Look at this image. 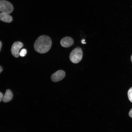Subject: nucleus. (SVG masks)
<instances>
[{"label":"nucleus","instance_id":"obj_1","mask_svg":"<svg viewBox=\"0 0 132 132\" xmlns=\"http://www.w3.org/2000/svg\"><path fill=\"white\" fill-rule=\"evenodd\" d=\"M52 44V41L49 37L46 35H42L39 37L35 41L34 47L37 52L44 54L49 50Z\"/></svg>","mask_w":132,"mask_h":132},{"label":"nucleus","instance_id":"obj_12","mask_svg":"<svg viewBox=\"0 0 132 132\" xmlns=\"http://www.w3.org/2000/svg\"><path fill=\"white\" fill-rule=\"evenodd\" d=\"M3 96L2 93L0 92V102L2 100Z\"/></svg>","mask_w":132,"mask_h":132},{"label":"nucleus","instance_id":"obj_4","mask_svg":"<svg viewBox=\"0 0 132 132\" xmlns=\"http://www.w3.org/2000/svg\"><path fill=\"white\" fill-rule=\"evenodd\" d=\"M23 46V44L21 42H15L13 44L11 49V52L12 55L15 57H18L19 56V50Z\"/></svg>","mask_w":132,"mask_h":132},{"label":"nucleus","instance_id":"obj_10","mask_svg":"<svg viewBox=\"0 0 132 132\" xmlns=\"http://www.w3.org/2000/svg\"><path fill=\"white\" fill-rule=\"evenodd\" d=\"M26 50L25 49H23L19 52V55L21 57H24L26 55Z\"/></svg>","mask_w":132,"mask_h":132},{"label":"nucleus","instance_id":"obj_14","mask_svg":"<svg viewBox=\"0 0 132 132\" xmlns=\"http://www.w3.org/2000/svg\"><path fill=\"white\" fill-rule=\"evenodd\" d=\"M3 70V69L2 67L0 66V73Z\"/></svg>","mask_w":132,"mask_h":132},{"label":"nucleus","instance_id":"obj_15","mask_svg":"<svg viewBox=\"0 0 132 132\" xmlns=\"http://www.w3.org/2000/svg\"><path fill=\"white\" fill-rule=\"evenodd\" d=\"M1 46H2V43L0 41V51Z\"/></svg>","mask_w":132,"mask_h":132},{"label":"nucleus","instance_id":"obj_5","mask_svg":"<svg viewBox=\"0 0 132 132\" xmlns=\"http://www.w3.org/2000/svg\"><path fill=\"white\" fill-rule=\"evenodd\" d=\"M65 76V72L62 70H59L52 75L51 78L53 82H57L62 79Z\"/></svg>","mask_w":132,"mask_h":132},{"label":"nucleus","instance_id":"obj_8","mask_svg":"<svg viewBox=\"0 0 132 132\" xmlns=\"http://www.w3.org/2000/svg\"><path fill=\"white\" fill-rule=\"evenodd\" d=\"M13 95L12 91L10 89H7L3 96L2 100L4 102H8L11 101L12 99Z\"/></svg>","mask_w":132,"mask_h":132},{"label":"nucleus","instance_id":"obj_16","mask_svg":"<svg viewBox=\"0 0 132 132\" xmlns=\"http://www.w3.org/2000/svg\"><path fill=\"white\" fill-rule=\"evenodd\" d=\"M131 60L132 62V55L131 57Z\"/></svg>","mask_w":132,"mask_h":132},{"label":"nucleus","instance_id":"obj_3","mask_svg":"<svg viewBox=\"0 0 132 132\" xmlns=\"http://www.w3.org/2000/svg\"><path fill=\"white\" fill-rule=\"evenodd\" d=\"M12 4L8 1L0 0V11L8 14L11 13L13 10Z\"/></svg>","mask_w":132,"mask_h":132},{"label":"nucleus","instance_id":"obj_6","mask_svg":"<svg viewBox=\"0 0 132 132\" xmlns=\"http://www.w3.org/2000/svg\"><path fill=\"white\" fill-rule=\"evenodd\" d=\"M73 39L70 37H65L62 39L60 41L61 45L64 47H68L71 46L73 44Z\"/></svg>","mask_w":132,"mask_h":132},{"label":"nucleus","instance_id":"obj_2","mask_svg":"<svg viewBox=\"0 0 132 132\" xmlns=\"http://www.w3.org/2000/svg\"><path fill=\"white\" fill-rule=\"evenodd\" d=\"M83 52L81 48L77 47L71 52L69 55V59L73 63L77 64L80 62L82 59Z\"/></svg>","mask_w":132,"mask_h":132},{"label":"nucleus","instance_id":"obj_7","mask_svg":"<svg viewBox=\"0 0 132 132\" xmlns=\"http://www.w3.org/2000/svg\"><path fill=\"white\" fill-rule=\"evenodd\" d=\"M0 20L4 22L10 23L12 21V18L8 14L1 12L0 13Z\"/></svg>","mask_w":132,"mask_h":132},{"label":"nucleus","instance_id":"obj_9","mask_svg":"<svg viewBox=\"0 0 132 132\" xmlns=\"http://www.w3.org/2000/svg\"><path fill=\"white\" fill-rule=\"evenodd\" d=\"M128 96L129 99L132 103V87L130 88L128 92Z\"/></svg>","mask_w":132,"mask_h":132},{"label":"nucleus","instance_id":"obj_11","mask_svg":"<svg viewBox=\"0 0 132 132\" xmlns=\"http://www.w3.org/2000/svg\"><path fill=\"white\" fill-rule=\"evenodd\" d=\"M129 115L130 117L132 118V108L130 110Z\"/></svg>","mask_w":132,"mask_h":132},{"label":"nucleus","instance_id":"obj_13","mask_svg":"<svg viewBox=\"0 0 132 132\" xmlns=\"http://www.w3.org/2000/svg\"><path fill=\"white\" fill-rule=\"evenodd\" d=\"M85 39H82L81 40V43L83 44H86V43L85 42Z\"/></svg>","mask_w":132,"mask_h":132}]
</instances>
